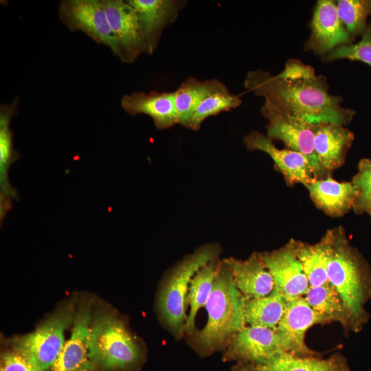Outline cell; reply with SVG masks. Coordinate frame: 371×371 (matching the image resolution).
<instances>
[{
  "instance_id": "6da1fadb",
  "label": "cell",
  "mask_w": 371,
  "mask_h": 371,
  "mask_svg": "<svg viewBox=\"0 0 371 371\" xmlns=\"http://www.w3.org/2000/svg\"><path fill=\"white\" fill-rule=\"evenodd\" d=\"M245 87L265 103L313 125L330 123L346 126L355 111L341 106L342 98L331 95L325 76L296 59L289 60L284 69L273 76L262 70L248 73Z\"/></svg>"
},
{
  "instance_id": "7a4b0ae2",
  "label": "cell",
  "mask_w": 371,
  "mask_h": 371,
  "mask_svg": "<svg viewBox=\"0 0 371 371\" xmlns=\"http://www.w3.org/2000/svg\"><path fill=\"white\" fill-rule=\"evenodd\" d=\"M330 230L328 280L343 300L350 326L357 329L366 319L364 304L371 296L370 270L359 252L350 245L341 227Z\"/></svg>"
},
{
  "instance_id": "3957f363",
  "label": "cell",
  "mask_w": 371,
  "mask_h": 371,
  "mask_svg": "<svg viewBox=\"0 0 371 371\" xmlns=\"http://www.w3.org/2000/svg\"><path fill=\"white\" fill-rule=\"evenodd\" d=\"M245 300L228 267L223 260L221 261L205 306L207 322L195 337L196 344L201 350L212 351L218 348L246 326Z\"/></svg>"
},
{
  "instance_id": "277c9868",
  "label": "cell",
  "mask_w": 371,
  "mask_h": 371,
  "mask_svg": "<svg viewBox=\"0 0 371 371\" xmlns=\"http://www.w3.org/2000/svg\"><path fill=\"white\" fill-rule=\"evenodd\" d=\"M89 355L95 368L125 371L139 361L141 350L120 319L101 312L91 321Z\"/></svg>"
},
{
  "instance_id": "5b68a950",
  "label": "cell",
  "mask_w": 371,
  "mask_h": 371,
  "mask_svg": "<svg viewBox=\"0 0 371 371\" xmlns=\"http://www.w3.org/2000/svg\"><path fill=\"white\" fill-rule=\"evenodd\" d=\"M218 247L207 245L186 256L170 273L159 297V308L168 327L180 334L188 318L187 295L192 279L204 265L218 258Z\"/></svg>"
},
{
  "instance_id": "8992f818",
  "label": "cell",
  "mask_w": 371,
  "mask_h": 371,
  "mask_svg": "<svg viewBox=\"0 0 371 371\" xmlns=\"http://www.w3.org/2000/svg\"><path fill=\"white\" fill-rule=\"evenodd\" d=\"M76 311L70 304L59 308L33 332L14 341L13 348L43 371H49L65 343V332Z\"/></svg>"
},
{
  "instance_id": "52a82bcc",
  "label": "cell",
  "mask_w": 371,
  "mask_h": 371,
  "mask_svg": "<svg viewBox=\"0 0 371 371\" xmlns=\"http://www.w3.org/2000/svg\"><path fill=\"white\" fill-rule=\"evenodd\" d=\"M261 113L268 120L267 137L269 139L280 140L288 149L304 155L315 179L329 176L321 166L315 154V125L289 115L265 102L261 108Z\"/></svg>"
},
{
  "instance_id": "ba28073f",
  "label": "cell",
  "mask_w": 371,
  "mask_h": 371,
  "mask_svg": "<svg viewBox=\"0 0 371 371\" xmlns=\"http://www.w3.org/2000/svg\"><path fill=\"white\" fill-rule=\"evenodd\" d=\"M58 13L70 31L84 32L95 43L109 47L120 59V50L102 0H63L60 3Z\"/></svg>"
},
{
  "instance_id": "9c48e42d",
  "label": "cell",
  "mask_w": 371,
  "mask_h": 371,
  "mask_svg": "<svg viewBox=\"0 0 371 371\" xmlns=\"http://www.w3.org/2000/svg\"><path fill=\"white\" fill-rule=\"evenodd\" d=\"M283 352H289V348L276 329L245 326L229 339L226 357L254 365Z\"/></svg>"
},
{
  "instance_id": "30bf717a",
  "label": "cell",
  "mask_w": 371,
  "mask_h": 371,
  "mask_svg": "<svg viewBox=\"0 0 371 371\" xmlns=\"http://www.w3.org/2000/svg\"><path fill=\"white\" fill-rule=\"evenodd\" d=\"M102 2L120 50V60L131 63L144 53L150 54L133 7L122 0H102Z\"/></svg>"
},
{
  "instance_id": "8fae6325",
  "label": "cell",
  "mask_w": 371,
  "mask_h": 371,
  "mask_svg": "<svg viewBox=\"0 0 371 371\" xmlns=\"http://www.w3.org/2000/svg\"><path fill=\"white\" fill-rule=\"evenodd\" d=\"M277 289L287 300L303 297L310 285L301 263L297 258L295 240L284 247L260 254Z\"/></svg>"
},
{
  "instance_id": "7c38bea8",
  "label": "cell",
  "mask_w": 371,
  "mask_h": 371,
  "mask_svg": "<svg viewBox=\"0 0 371 371\" xmlns=\"http://www.w3.org/2000/svg\"><path fill=\"white\" fill-rule=\"evenodd\" d=\"M91 304L82 302L76 310L70 337L65 343L49 371H95L89 355Z\"/></svg>"
},
{
  "instance_id": "4fadbf2b",
  "label": "cell",
  "mask_w": 371,
  "mask_h": 371,
  "mask_svg": "<svg viewBox=\"0 0 371 371\" xmlns=\"http://www.w3.org/2000/svg\"><path fill=\"white\" fill-rule=\"evenodd\" d=\"M311 27L306 49L316 54H328L340 45L351 43L352 36L341 21L334 1L317 2Z\"/></svg>"
},
{
  "instance_id": "5bb4252c",
  "label": "cell",
  "mask_w": 371,
  "mask_h": 371,
  "mask_svg": "<svg viewBox=\"0 0 371 371\" xmlns=\"http://www.w3.org/2000/svg\"><path fill=\"white\" fill-rule=\"evenodd\" d=\"M249 150H260L273 161L276 167L289 186L302 183L305 187L315 179L309 163L302 153L291 149H279L272 140L258 131H252L244 139Z\"/></svg>"
},
{
  "instance_id": "9a60e30c",
  "label": "cell",
  "mask_w": 371,
  "mask_h": 371,
  "mask_svg": "<svg viewBox=\"0 0 371 371\" xmlns=\"http://www.w3.org/2000/svg\"><path fill=\"white\" fill-rule=\"evenodd\" d=\"M328 320L313 310L305 298L298 297L287 300L284 315L276 329L288 346L290 353H311L304 343L306 332L312 326Z\"/></svg>"
},
{
  "instance_id": "2e32d148",
  "label": "cell",
  "mask_w": 371,
  "mask_h": 371,
  "mask_svg": "<svg viewBox=\"0 0 371 371\" xmlns=\"http://www.w3.org/2000/svg\"><path fill=\"white\" fill-rule=\"evenodd\" d=\"M135 11L150 54L158 45L164 30L177 18L186 2L177 0H127Z\"/></svg>"
},
{
  "instance_id": "e0dca14e",
  "label": "cell",
  "mask_w": 371,
  "mask_h": 371,
  "mask_svg": "<svg viewBox=\"0 0 371 371\" xmlns=\"http://www.w3.org/2000/svg\"><path fill=\"white\" fill-rule=\"evenodd\" d=\"M223 261L235 285L245 297H262L274 290V281L260 254H253L245 260L229 258Z\"/></svg>"
},
{
  "instance_id": "ac0fdd59",
  "label": "cell",
  "mask_w": 371,
  "mask_h": 371,
  "mask_svg": "<svg viewBox=\"0 0 371 371\" xmlns=\"http://www.w3.org/2000/svg\"><path fill=\"white\" fill-rule=\"evenodd\" d=\"M314 134L315 154L321 166L329 175L344 163L355 135L345 126L330 123L315 125Z\"/></svg>"
},
{
  "instance_id": "d6986e66",
  "label": "cell",
  "mask_w": 371,
  "mask_h": 371,
  "mask_svg": "<svg viewBox=\"0 0 371 371\" xmlns=\"http://www.w3.org/2000/svg\"><path fill=\"white\" fill-rule=\"evenodd\" d=\"M121 106L130 115L150 116L159 130L169 128L177 124L175 92L133 91L123 95Z\"/></svg>"
},
{
  "instance_id": "ffe728a7",
  "label": "cell",
  "mask_w": 371,
  "mask_h": 371,
  "mask_svg": "<svg viewBox=\"0 0 371 371\" xmlns=\"http://www.w3.org/2000/svg\"><path fill=\"white\" fill-rule=\"evenodd\" d=\"M306 188L316 206L333 217L342 216L352 209L359 194L352 181L339 182L330 175L314 179Z\"/></svg>"
},
{
  "instance_id": "44dd1931",
  "label": "cell",
  "mask_w": 371,
  "mask_h": 371,
  "mask_svg": "<svg viewBox=\"0 0 371 371\" xmlns=\"http://www.w3.org/2000/svg\"><path fill=\"white\" fill-rule=\"evenodd\" d=\"M17 101L3 104L0 109V218L4 219L17 198L16 190L8 179L10 166L20 157L14 148L13 133L10 127L11 119L16 113Z\"/></svg>"
},
{
  "instance_id": "7402d4cb",
  "label": "cell",
  "mask_w": 371,
  "mask_h": 371,
  "mask_svg": "<svg viewBox=\"0 0 371 371\" xmlns=\"http://www.w3.org/2000/svg\"><path fill=\"white\" fill-rule=\"evenodd\" d=\"M243 371H348L347 364L340 356L334 355L326 359L300 357L283 352L260 364H246Z\"/></svg>"
},
{
  "instance_id": "603a6c76",
  "label": "cell",
  "mask_w": 371,
  "mask_h": 371,
  "mask_svg": "<svg viewBox=\"0 0 371 371\" xmlns=\"http://www.w3.org/2000/svg\"><path fill=\"white\" fill-rule=\"evenodd\" d=\"M295 248L297 258L308 280L310 286H319L328 282L330 230L327 231L320 241L313 245L295 241Z\"/></svg>"
},
{
  "instance_id": "cb8c5ba5",
  "label": "cell",
  "mask_w": 371,
  "mask_h": 371,
  "mask_svg": "<svg viewBox=\"0 0 371 371\" xmlns=\"http://www.w3.org/2000/svg\"><path fill=\"white\" fill-rule=\"evenodd\" d=\"M226 86L216 79L199 80L189 77L175 92V104L177 124L188 128L191 117L199 104L210 94L223 89Z\"/></svg>"
},
{
  "instance_id": "d4e9b609",
  "label": "cell",
  "mask_w": 371,
  "mask_h": 371,
  "mask_svg": "<svg viewBox=\"0 0 371 371\" xmlns=\"http://www.w3.org/2000/svg\"><path fill=\"white\" fill-rule=\"evenodd\" d=\"M287 300L277 289L269 295L245 300V320L248 326L276 329L285 311Z\"/></svg>"
},
{
  "instance_id": "484cf974",
  "label": "cell",
  "mask_w": 371,
  "mask_h": 371,
  "mask_svg": "<svg viewBox=\"0 0 371 371\" xmlns=\"http://www.w3.org/2000/svg\"><path fill=\"white\" fill-rule=\"evenodd\" d=\"M220 262L218 258L212 260L201 267L192 279L187 295L190 311L184 327V330L189 333L194 330L199 310L205 306L211 295Z\"/></svg>"
},
{
  "instance_id": "4316f807",
  "label": "cell",
  "mask_w": 371,
  "mask_h": 371,
  "mask_svg": "<svg viewBox=\"0 0 371 371\" xmlns=\"http://www.w3.org/2000/svg\"><path fill=\"white\" fill-rule=\"evenodd\" d=\"M304 297L313 310L328 322L337 321L344 326H350L343 300L329 282L319 286H309Z\"/></svg>"
},
{
  "instance_id": "83f0119b",
  "label": "cell",
  "mask_w": 371,
  "mask_h": 371,
  "mask_svg": "<svg viewBox=\"0 0 371 371\" xmlns=\"http://www.w3.org/2000/svg\"><path fill=\"white\" fill-rule=\"evenodd\" d=\"M241 103V99L232 94L227 87L215 91L199 104L191 117L188 128L197 131L206 118L235 109Z\"/></svg>"
},
{
  "instance_id": "f1b7e54d",
  "label": "cell",
  "mask_w": 371,
  "mask_h": 371,
  "mask_svg": "<svg viewBox=\"0 0 371 371\" xmlns=\"http://www.w3.org/2000/svg\"><path fill=\"white\" fill-rule=\"evenodd\" d=\"M336 3L339 17L350 36L362 35L371 14V0H339Z\"/></svg>"
},
{
  "instance_id": "f546056e",
  "label": "cell",
  "mask_w": 371,
  "mask_h": 371,
  "mask_svg": "<svg viewBox=\"0 0 371 371\" xmlns=\"http://www.w3.org/2000/svg\"><path fill=\"white\" fill-rule=\"evenodd\" d=\"M357 168L351 181L359 192L352 209L356 214L367 213L371 216V159H361Z\"/></svg>"
},
{
  "instance_id": "4dcf8cb0",
  "label": "cell",
  "mask_w": 371,
  "mask_h": 371,
  "mask_svg": "<svg viewBox=\"0 0 371 371\" xmlns=\"http://www.w3.org/2000/svg\"><path fill=\"white\" fill-rule=\"evenodd\" d=\"M326 59L358 60L371 67V23L367 25L359 42L336 47L326 55Z\"/></svg>"
},
{
  "instance_id": "1f68e13d",
  "label": "cell",
  "mask_w": 371,
  "mask_h": 371,
  "mask_svg": "<svg viewBox=\"0 0 371 371\" xmlns=\"http://www.w3.org/2000/svg\"><path fill=\"white\" fill-rule=\"evenodd\" d=\"M0 371H43L18 351L12 349L1 357Z\"/></svg>"
}]
</instances>
